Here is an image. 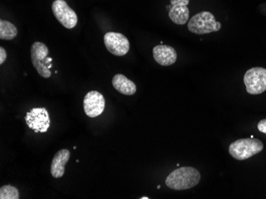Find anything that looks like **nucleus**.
<instances>
[{
	"label": "nucleus",
	"mask_w": 266,
	"mask_h": 199,
	"mask_svg": "<svg viewBox=\"0 0 266 199\" xmlns=\"http://www.w3.org/2000/svg\"><path fill=\"white\" fill-rule=\"evenodd\" d=\"M200 172L192 167H183L175 170L167 177L165 183L173 190H188L200 182Z\"/></svg>",
	"instance_id": "nucleus-1"
},
{
	"label": "nucleus",
	"mask_w": 266,
	"mask_h": 199,
	"mask_svg": "<svg viewBox=\"0 0 266 199\" xmlns=\"http://www.w3.org/2000/svg\"><path fill=\"white\" fill-rule=\"evenodd\" d=\"M264 145L256 138L239 139L233 142L229 147V152L235 160H245L261 152Z\"/></svg>",
	"instance_id": "nucleus-2"
},
{
	"label": "nucleus",
	"mask_w": 266,
	"mask_h": 199,
	"mask_svg": "<svg viewBox=\"0 0 266 199\" xmlns=\"http://www.w3.org/2000/svg\"><path fill=\"white\" fill-rule=\"evenodd\" d=\"M221 27V23L216 21L213 14L209 12L196 14L188 22L190 32L198 35L217 32Z\"/></svg>",
	"instance_id": "nucleus-3"
},
{
	"label": "nucleus",
	"mask_w": 266,
	"mask_h": 199,
	"mask_svg": "<svg viewBox=\"0 0 266 199\" xmlns=\"http://www.w3.org/2000/svg\"><path fill=\"white\" fill-rule=\"evenodd\" d=\"M49 49L47 46L42 42H34L30 48V58L34 68L42 77L45 79L51 76L50 64L52 59L47 57Z\"/></svg>",
	"instance_id": "nucleus-4"
},
{
	"label": "nucleus",
	"mask_w": 266,
	"mask_h": 199,
	"mask_svg": "<svg viewBox=\"0 0 266 199\" xmlns=\"http://www.w3.org/2000/svg\"><path fill=\"white\" fill-rule=\"evenodd\" d=\"M246 91L250 94H260L266 90V68L256 67L248 70L244 75Z\"/></svg>",
	"instance_id": "nucleus-5"
},
{
	"label": "nucleus",
	"mask_w": 266,
	"mask_h": 199,
	"mask_svg": "<svg viewBox=\"0 0 266 199\" xmlns=\"http://www.w3.org/2000/svg\"><path fill=\"white\" fill-rule=\"evenodd\" d=\"M25 120L30 130L35 133H45L50 126V119L47 110L44 107H36L27 112Z\"/></svg>",
	"instance_id": "nucleus-6"
},
{
	"label": "nucleus",
	"mask_w": 266,
	"mask_h": 199,
	"mask_svg": "<svg viewBox=\"0 0 266 199\" xmlns=\"http://www.w3.org/2000/svg\"><path fill=\"white\" fill-rule=\"evenodd\" d=\"M52 12L65 28L71 30L78 24L77 14L65 0H55L52 4Z\"/></svg>",
	"instance_id": "nucleus-7"
},
{
	"label": "nucleus",
	"mask_w": 266,
	"mask_h": 199,
	"mask_svg": "<svg viewBox=\"0 0 266 199\" xmlns=\"http://www.w3.org/2000/svg\"><path fill=\"white\" fill-rule=\"evenodd\" d=\"M104 43L107 50L117 57H123L129 53L130 43L121 33L108 32L104 34Z\"/></svg>",
	"instance_id": "nucleus-8"
},
{
	"label": "nucleus",
	"mask_w": 266,
	"mask_h": 199,
	"mask_svg": "<svg viewBox=\"0 0 266 199\" xmlns=\"http://www.w3.org/2000/svg\"><path fill=\"white\" fill-rule=\"evenodd\" d=\"M84 111L89 118H96L104 112L105 99L103 94L96 90H91L85 94L83 101Z\"/></svg>",
	"instance_id": "nucleus-9"
},
{
	"label": "nucleus",
	"mask_w": 266,
	"mask_h": 199,
	"mask_svg": "<svg viewBox=\"0 0 266 199\" xmlns=\"http://www.w3.org/2000/svg\"><path fill=\"white\" fill-rule=\"evenodd\" d=\"M190 0H171V8L168 15L171 20L177 25H184L189 21Z\"/></svg>",
	"instance_id": "nucleus-10"
},
{
	"label": "nucleus",
	"mask_w": 266,
	"mask_h": 199,
	"mask_svg": "<svg viewBox=\"0 0 266 199\" xmlns=\"http://www.w3.org/2000/svg\"><path fill=\"white\" fill-rule=\"evenodd\" d=\"M153 57L159 65L171 66L177 60V53L169 45H158L153 48Z\"/></svg>",
	"instance_id": "nucleus-11"
},
{
	"label": "nucleus",
	"mask_w": 266,
	"mask_h": 199,
	"mask_svg": "<svg viewBox=\"0 0 266 199\" xmlns=\"http://www.w3.org/2000/svg\"><path fill=\"white\" fill-rule=\"evenodd\" d=\"M70 152L67 149H62L55 155L51 163L50 173L55 178H62L65 174V167L70 160Z\"/></svg>",
	"instance_id": "nucleus-12"
},
{
	"label": "nucleus",
	"mask_w": 266,
	"mask_h": 199,
	"mask_svg": "<svg viewBox=\"0 0 266 199\" xmlns=\"http://www.w3.org/2000/svg\"><path fill=\"white\" fill-rule=\"evenodd\" d=\"M113 86L118 92L125 95H133L136 92V84L122 74L114 75Z\"/></svg>",
	"instance_id": "nucleus-13"
},
{
	"label": "nucleus",
	"mask_w": 266,
	"mask_h": 199,
	"mask_svg": "<svg viewBox=\"0 0 266 199\" xmlns=\"http://www.w3.org/2000/svg\"><path fill=\"white\" fill-rule=\"evenodd\" d=\"M18 35V30L13 23L0 20V39L12 40Z\"/></svg>",
	"instance_id": "nucleus-14"
},
{
	"label": "nucleus",
	"mask_w": 266,
	"mask_h": 199,
	"mask_svg": "<svg viewBox=\"0 0 266 199\" xmlns=\"http://www.w3.org/2000/svg\"><path fill=\"white\" fill-rule=\"evenodd\" d=\"M19 192L17 188L12 185H5L0 188V199H19Z\"/></svg>",
	"instance_id": "nucleus-15"
},
{
	"label": "nucleus",
	"mask_w": 266,
	"mask_h": 199,
	"mask_svg": "<svg viewBox=\"0 0 266 199\" xmlns=\"http://www.w3.org/2000/svg\"><path fill=\"white\" fill-rule=\"evenodd\" d=\"M257 129H258L259 131L266 134V119H263V120L259 122L258 125H257Z\"/></svg>",
	"instance_id": "nucleus-16"
},
{
	"label": "nucleus",
	"mask_w": 266,
	"mask_h": 199,
	"mask_svg": "<svg viewBox=\"0 0 266 199\" xmlns=\"http://www.w3.org/2000/svg\"><path fill=\"white\" fill-rule=\"evenodd\" d=\"M7 60V52L4 48L0 47V64H4Z\"/></svg>",
	"instance_id": "nucleus-17"
},
{
	"label": "nucleus",
	"mask_w": 266,
	"mask_h": 199,
	"mask_svg": "<svg viewBox=\"0 0 266 199\" xmlns=\"http://www.w3.org/2000/svg\"><path fill=\"white\" fill-rule=\"evenodd\" d=\"M149 198V197H140V199H148Z\"/></svg>",
	"instance_id": "nucleus-18"
},
{
	"label": "nucleus",
	"mask_w": 266,
	"mask_h": 199,
	"mask_svg": "<svg viewBox=\"0 0 266 199\" xmlns=\"http://www.w3.org/2000/svg\"><path fill=\"white\" fill-rule=\"evenodd\" d=\"M161 186L158 185V186H157V189H161Z\"/></svg>",
	"instance_id": "nucleus-19"
}]
</instances>
